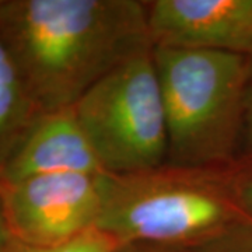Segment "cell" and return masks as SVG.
<instances>
[{
    "mask_svg": "<svg viewBox=\"0 0 252 252\" xmlns=\"http://www.w3.org/2000/svg\"><path fill=\"white\" fill-rule=\"evenodd\" d=\"M0 44L39 114L73 107L153 48L140 0H0Z\"/></svg>",
    "mask_w": 252,
    "mask_h": 252,
    "instance_id": "obj_1",
    "label": "cell"
},
{
    "mask_svg": "<svg viewBox=\"0 0 252 252\" xmlns=\"http://www.w3.org/2000/svg\"><path fill=\"white\" fill-rule=\"evenodd\" d=\"M233 168L164 164L108 175L97 228L119 245L147 244L185 252L251 221L238 205Z\"/></svg>",
    "mask_w": 252,
    "mask_h": 252,
    "instance_id": "obj_2",
    "label": "cell"
},
{
    "mask_svg": "<svg viewBox=\"0 0 252 252\" xmlns=\"http://www.w3.org/2000/svg\"><path fill=\"white\" fill-rule=\"evenodd\" d=\"M167 126V162L233 168L251 73L247 55L153 46Z\"/></svg>",
    "mask_w": 252,
    "mask_h": 252,
    "instance_id": "obj_3",
    "label": "cell"
},
{
    "mask_svg": "<svg viewBox=\"0 0 252 252\" xmlns=\"http://www.w3.org/2000/svg\"><path fill=\"white\" fill-rule=\"evenodd\" d=\"M73 107L105 174H135L167 162V126L153 48L111 70Z\"/></svg>",
    "mask_w": 252,
    "mask_h": 252,
    "instance_id": "obj_4",
    "label": "cell"
},
{
    "mask_svg": "<svg viewBox=\"0 0 252 252\" xmlns=\"http://www.w3.org/2000/svg\"><path fill=\"white\" fill-rule=\"evenodd\" d=\"M105 172H58L1 182L11 231L28 247H54L97 227Z\"/></svg>",
    "mask_w": 252,
    "mask_h": 252,
    "instance_id": "obj_5",
    "label": "cell"
},
{
    "mask_svg": "<svg viewBox=\"0 0 252 252\" xmlns=\"http://www.w3.org/2000/svg\"><path fill=\"white\" fill-rule=\"evenodd\" d=\"M154 45L252 52V0H149Z\"/></svg>",
    "mask_w": 252,
    "mask_h": 252,
    "instance_id": "obj_6",
    "label": "cell"
},
{
    "mask_svg": "<svg viewBox=\"0 0 252 252\" xmlns=\"http://www.w3.org/2000/svg\"><path fill=\"white\" fill-rule=\"evenodd\" d=\"M58 172H104L74 107L39 114L0 165V181Z\"/></svg>",
    "mask_w": 252,
    "mask_h": 252,
    "instance_id": "obj_7",
    "label": "cell"
},
{
    "mask_svg": "<svg viewBox=\"0 0 252 252\" xmlns=\"http://www.w3.org/2000/svg\"><path fill=\"white\" fill-rule=\"evenodd\" d=\"M39 115L0 44V165Z\"/></svg>",
    "mask_w": 252,
    "mask_h": 252,
    "instance_id": "obj_8",
    "label": "cell"
},
{
    "mask_svg": "<svg viewBox=\"0 0 252 252\" xmlns=\"http://www.w3.org/2000/svg\"><path fill=\"white\" fill-rule=\"evenodd\" d=\"M119 247L117 240L95 227L54 247H28L20 243L17 252H117Z\"/></svg>",
    "mask_w": 252,
    "mask_h": 252,
    "instance_id": "obj_9",
    "label": "cell"
},
{
    "mask_svg": "<svg viewBox=\"0 0 252 252\" xmlns=\"http://www.w3.org/2000/svg\"><path fill=\"white\" fill-rule=\"evenodd\" d=\"M185 252H252V221L233 225Z\"/></svg>",
    "mask_w": 252,
    "mask_h": 252,
    "instance_id": "obj_10",
    "label": "cell"
},
{
    "mask_svg": "<svg viewBox=\"0 0 252 252\" xmlns=\"http://www.w3.org/2000/svg\"><path fill=\"white\" fill-rule=\"evenodd\" d=\"M248 165H252V84L248 93L247 108H245L243 129H241L237 160H235V167H248Z\"/></svg>",
    "mask_w": 252,
    "mask_h": 252,
    "instance_id": "obj_11",
    "label": "cell"
},
{
    "mask_svg": "<svg viewBox=\"0 0 252 252\" xmlns=\"http://www.w3.org/2000/svg\"><path fill=\"white\" fill-rule=\"evenodd\" d=\"M234 189L238 205L252 221V165L235 167Z\"/></svg>",
    "mask_w": 252,
    "mask_h": 252,
    "instance_id": "obj_12",
    "label": "cell"
},
{
    "mask_svg": "<svg viewBox=\"0 0 252 252\" xmlns=\"http://www.w3.org/2000/svg\"><path fill=\"white\" fill-rule=\"evenodd\" d=\"M18 245L20 243L13 234L7 216H6L3 198L0 192V252H17Z\"/></svg>",
    "mask_w": 252,
    "mask_h": 252,
    "instance_id": "obj_13",
    "label": "cell"
},
{
    "mask_svg": "<svg viewBox=\"0 0 252 252\" xmlns=\"http://www.w3.org/2000/svg\"><path fill=\"white\" fill-rule=\"evenodd\" d=\"M117 252H181L170 248H162L156 245H147V244H125L121 245Z\"/></svg>",
    "mask_w": 252,
    "mask_h": 252,
    "instance_id": "obj_14",
    "label": "cell"
},
{
    "mask_svg": "<svg viewBox=\"0 0 252 252\" xmlns=\"http://www.w3.org/2000/svg\"><path fill=\"white\" fill-rule=\"evenodd\" d=\"M247 58H248V64H250V73H251V80H252V52L251 54L247 55Z\"/></svg>",
    "mask_w": 252,
    "mask_h": 252,
    "instance_id": "obj_15",
    "label": "cell"
}]
</instances>
